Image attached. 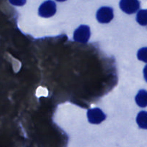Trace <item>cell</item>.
Instances as JSON below:
<instances>
[{
  "label": "cell",
  "instance_id": "277c9868",
  "mask_svg": "<svg viewBox=\"0 0 147 147\" xmlns=\"http://www.w3.org/2000/svg\"><path fill=\"white\" fill-rule=\"evenodd\" d=\"M97 20L101 23H108L113 18V10L111 7H102L98 11Z\"/></svg>",
  "mask_w": 147,
  "mask_h": 147
},
{
  "label": "cell",
  "instance_id": "6da1fadb",
  "mask_svg": "<svg viewBox=\"0 0 147 147\" xmlns=\"http://www.w3.org/2000/svg\"><path fill=\"white\" fill-rule=\"evenodd\" d=\"M90 36V28L87 25H81L75 31L74 39L78 42L86 43L88 41Z\"/></svg>",
  "mask_w": 147,
  "mask_h": 147
},
{
  "label": "cell",
  "instance_id": "5b68a950",
  "mask_svg": "<svg viewBox=\"0 0 147 147\" xmlns=\"http://www.w3.org/2000/svg\"><path fill=\"white\" fill-rule=\"evenodd\" d=\"M10 2L14 5H22L25 2V0H9Z\"/></svg>",
  "mask_w": 147,
  "mask_h": 147
},
{
  "label": "cell",
  "instance_id": "3957f363",
  "mask_svg": "<svg viewBox=\"0 0 147 147\" xmlns=\"http://www.w3.org/2000/svg\"><path fill=\"white\" fill-rule=\"evenodd\" d=\"M56 12L55 4L53 1H47L43 3L39 9V14L40 16L49 17L55 14Z\"/></svg>",
  "mask_w": 147,
  "mask_h": 147
},
{
  "label": "cell",
  "instance_id": "7a4b0ae2",
  "mask_svg": "<svg viewBox=\"0 0 147 147\" xmlns=\"http://www.w3.org/2000/svg\"><path fill=\"white\" fill-rule=\"evenodd\" d=\"M87 114L89 122L93 124H99L106 118V115L99 108H93L89 110Z\"/></svg>",
  "mask_w": 147,
  "mask_h": 147
}]
</instances>
